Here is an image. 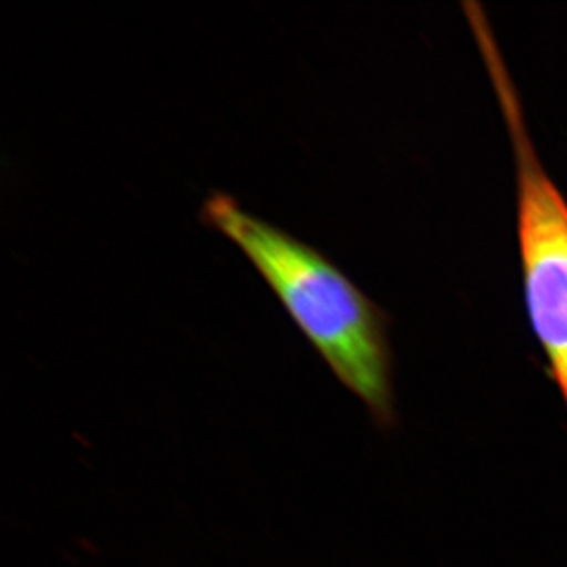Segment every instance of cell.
I'll list each match as a JSON object with an SVG mask.
<instances>
[{
	"mask_svg": "<svg viewBox=\"0 0 567 567\" xmlns=\"http://www.w3.org/2000/svg\"><path fill=\"white\" fill-rule=\"evenodd\" d=\"M203 221L244 251L306 339L375 423L395 421L393 350L388 317L319 249L213 193Z\"/></svg>",
	"mask_w": 567,
	"mask_h": 567,
	"instance_id": "cell-1",
	"label": "cell"
},
{
	"mask_svg": "<svg viewBox=\"0 0 567 567\" xmlns=\"http://www.w3.org/2000/svg\"><path fill=\"white\" fill-rule=\"evenodd\" d=\"M517 169V235L525 305L567 405V200L537 158L524 111L495 43L483 48Z\"/></svg>",
	"mask_w": 567,
	"mask_h": 567,
	"instance_id": "cell-2",
	"label": "cell"
}]
</instances>
